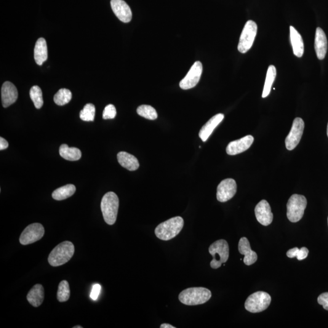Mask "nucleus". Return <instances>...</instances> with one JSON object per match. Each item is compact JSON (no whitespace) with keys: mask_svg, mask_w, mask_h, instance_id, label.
<instances>
[{"mask_svg":"<svg viewBox=\"0 0 328 328\" xmlns=\"http://www.w3.org/2000/svg\"><path fill=\"white\" fill-rule=\"evenodd\" d=\"M212 293L205 287H190L183 290L179 295L181 303L188 306L202 305L210 299Z\"/></svg>","mask_w":328,"mask_h":328,"instance_id":"f257e3e1","label":"nucleus"},{"mask_svg":"<svg viewBox=\"0 0 328 328\" xmlns=\"http://www.w3.org/2000/svg\"><path fill=\"white\" fill-rule=\"evenodd\" d=\"M183 227V218L176 217L160 224L156 227L154 233L159 239L168 241L177 236L182 231Z\"/></svg>","mask_w":328,"mask_h":328,"instance_id":"f03ea898","label":"nucleus"},{"mask_svg":"<svg viewBox=\"0 0 328 328\" xmlns=\"http://www.w3.org/2000/svg\"><path fill=\"white\" fill-rule=\"evenodd\" d=\"M75 248L70 241H64L57 245L48 257V262L53 267L65 265L74 255Z\"/></svg>","mask_w":328,"mask_h":328,"instance_id":"7ed1b4c3","label":"nucleus"},{"mask_svg":"<svg viewBox=\"0 0 328 328\" xmlns=\"http://www.w3.org/2000/svg\"><path fill=\"white\" fill-rule=\"evenodd\" d=\"M119 207V200L115 193L109 191L103 196L101 201V210L106 224L113 225L116 223Z\"/></svg>","mask_w":328,"mask_h":328,"instance_id":"20e7f679","label":"nucleus"},{"mask_svg":"<svg viewBox=\"0 0 328 328\" xmlns=\"http://www.w3.org/2000/svg\"><path fill=\"white\" fill-rule=\"evenodd\" d=\"M307 200L300 194H293L287 204V217L292 223H297L303 218Z\"/></svg>","mask_w":328,"mask_h":328,"instance_id":"39448f33","label":"nucleus"},{"mask_svg":"<svg viewBox=\"0 0 328 328\" xmlns=\"http://www.w3.org/2000/svg\"><path fill=\"white\" fill-rule=\"evenodd\" d=\"M210 254L213 257L210 266L213 269L220 268L229 259V247L228 242L225 239H220L213 242L209 247Z\"/></svg>","mask_w":328,"mask_h":328,"instance_id":"423d86ee","label":"nucleus"},{"mask_svg":"<svg viewBox=\"0 0 328 328\" xmlns=\"http://www.w3.org/2000/svg\"><path fill=\"white\" fill-rule=\"evenodd\" d=\"M271 297L268 293L258 291L250 295L245 302V308L252 313H258L268 309Z\"/></svg>","mask_w":328,"mask_h":328,"instance_id":"0eeeda50","label":"nucleus"},{"mask_svg":"<svg viewBox=\"0 0 328 328\" xmlns=\"http://www.w3.org/2000/svg\"><path fill=\"white\" fill-rule=\"evenodd\" d=\"M257 25L255 21H247L239 38L238 49L240 52L244 54L251 48L257 36Z\"/></svg>","mask_w":328,"mask_h":328,"instance_id":"6e6552de","label":"nucleus"},{"mask_svg":"<svg viewBox=\"0 0 328 328\" xmlns=\"http://www.w3.org/2000/svg\"><path fill=\"white\" fill-rule=\"evenodd\" d=\"M304 129H305V123L303 119L300 117L295 118L293 122L291 130L285 140V144L288 150H294L299 143L302 137Z\"/></svg>","mask_w":328,"mask_h":328,"instance_id":"1a4fd4ad","label":"nucleus"},{"mask_svg":"<svg viewBox=\"0 0 328 328\" xmlns=\"http://www.w3.org/2000/svg\"><path fill=\"white\" fill-rule=\"evenodd\" d=\"M44 227L40 223H33L29 225L21 233L20 242L22 245H28L39 241L44 236Z\"/></svg>","mask_w":328,"mask_h":328,"instance_id":"9d476101","label":"nucleus"},{"mask_svg":"<svg viewBox=\"0 0 328 328\" xmlns=\"http://www.w3.org/2000/svg\"><path fill=\"white\" fill-rule=\"evenodd\" d=\"M202 65L197 61L192 65L187 75L180 83L181 89L187 90L193 89L198 84L202 73Z\"/></svg>","mask_w":328,"mask_h":328,"instance_id":"9b49d317","label":"nucleus"},{"mask_svg":"<svg viewBox=\"0 0 328 328\" xmlns=\"http://www.w3.org/2000/svg\"><path fill=\"white\" fill-rule=\"evenodd\" d=\"M237 186L233 179L228 178L221 181L217 187V198L218 201L225 202L231 199L236 194Z\"/></svg>","mask_w":328,"mask_h":328,"instance_id":"f8f14e48","label":"nucleus"},{"mask_svg":"<svg viewBox=\"0 0 328 328\" xmlns=\"http://www.w3.org/2000/svg\"><path fill=\"white\" fill-rule=\"evenodd\" d=\"M255 213L256 218L261 225L268 226L273 222L274 217L271 208L266 200H262L256 205Z\"/></svg>","mask_w":328,"mask_h":328,"instance_id":"ddd939ff","label":"nucleus"},{"mask_svg":"<svg viewBox=\"0 0 328 328\" xmlns=\"http://www.w3.org/2000/svg\"><path fill=\"white\" fill-rule=\"evenodd\" d=\"M254 138L251 135L240 139V140L233 141L228 144L226 148L227 153L229 155H236L246 151L252 145Z\"/></svg>","mask_w":328,"mask_h":328,"instance_id":"4468645a","label":"nucleus"},{"mask_svg":"<svg viewBox=\"0 0 328 328\" xmlns=\"http://www.w3.org/2000/svg\"><path fill=\"white\" fill-rule=\"evenodd\" d=\"M111 6L114 14L122 22L129 23L132 20V10L124 0H111Z\"/></svg>","mask_w":328,"mask_h":328,"instance_id":"2eb2a0df","label":"nucleus"},{"mask_svg":"<svg viewBox=\"0 0 328 328\" xmlns=\"http://www.w3.org/2000/svg\"><path fill=\"white\" fill-rule=\"evenodd\" d=\"M17 98L18 91L15 85L10 82H4L1 88V100L3 107H9L17 101Z\"/></svg>","mask_w":328,"mask_h":328,"instance_id":"dca6fc26","label":"nucleus"},{"mask_svg":"<svg viewBox=\"0 0 328 328\" xmlns=\"http://www.w3.org/2000/svg\"><path fill=\"white\" fill-rule=\"evenodd\" d=\"M238 250L241 254L244 255V263L247 266L254 264L258 260L257 253L253 251L250 247L249 240L246 237L240 239L238 244Z\"/></svg>","mask_w":328,"mask_h":328,"instance_id":"f3484780","label":"nucleus"},{"mask_svg":"<svg viewBox=\"0 0 328 328\" xmlns=\"http://www.w3.org/2000/svg\"><path fill=\"white\" fill-rule=\"evenodd\" d=\"M315 50L319 60H324L328 50V41L325 32L321 28H317L315 37Z\"/></svg>","mask_w":328,"mask_h":328,"instance_id":"a211bd4d","label":"nucleus"},{"mask_svg":"<svg viewBox=\"0 0 328 328\" xmlns=\"http://www.w3.org/2000/svg\"><path fill=\"white\" fill-rule=\"evenodd\" d=\"M224 117H225V116L223 114H216L201 128L199 133V137L203 142H205L208 140V138L213 133V130L223 121Z\"/></svg>","mask_w":328,"mask_h":328,"instance_id":"6ab92c4d","label":"nucleus"},{"mask_svg":"<svg viewBox=\"0 0 328 328\" xmlns=\"http://www.w3.org/2000/svg\"><path fill=\"white\" fill-rule=\"evenodd\" d=\"M117 161L120 165L129 171H135L140 167V163L137 157L125 151L117 154Z\"/></svg>","mask_w":328,"mask_h":328,"instance_id":"aec40b11","label":"nucleus"},{"mask_svg":"<svg viewBox=\"0 0 328 328\" xmlns=\"http://www.w3.org/2000/svg\"><path fill=\"white\" fill-rule=\"evenodd\" d=\"M290 39L293 52L297 57H302L304 53V43L301 35L293 26H290Z\"/></svg>","mask_w":328,"mask_h":328,"instance_id":"412c9836","label":"nucleus"},{"mask_svg":"<svg viewBox=\"0 0 328 328\" xmlns=\"http://www.w3.org/2000/svg\"><path fill=\"white\" fill-rule=\"evenodd\" d=\"M45 297L44 288L42 285L37 284L32 288L27 295L29 303L34 307H39L43 303Z\"/></svg>","mask_w":328,"mask_h":328,"instance_id":"4be33fe9","label":"nucleus"},{"mask_svg":"<svg viewBox=\"0 0 328 328\" xmlns=\"http://www.w3.org/2000/svg\"><path fill=\"white\" fill-rule=\"evenodd\" d=\"M34 59L37 65L41 66L47 59V42L44 38L37 41L34 48Z\"/></svg>","mask_w":328,"mask_h":328,"instance_id":"5701e85b","label":"nucleus"},{"mask_svg":"<svg viewBox=\"0 0 328 328\" xmlns=\"http://www.w3.org/2000/svg\"><path fill=\"white\" fill-rule=\"evenodd\" d=\"M59 153L63 159L68 161H78L82 157V152L79 148L69 147L66 144H62L60 146Z\"/></svg>","mask_w":328,"mask_h":328,"instance_id":"b1692460","label":"nucleus"},{"mask_svg":"<svg viewBox=\"0 0 328 328\" xmlns=\"http://www.w3.org/2000/svg\"><path fill=\"white\" fill-rule=\"evenodd\" d=\"M76 191L75 186L68 185L61 187L53 191L52 196L53 199L57 201H62L73 196Z\"/></svg>","mask_w":328,"mask_h":328,"instance_id":"393cba45","label":"nucleus"},{"mask_svg":"<svg viewBox=\"0 0 328 328\" xmlns=\"http://www.w3.org/2000/svg\"><path fill=\"white\" fill-rule=\"evenodd\" d=\"M277 69L274 65L269 66L268 72H267L266 78L264 86L262 97L265 98L270 94L272 86L275 79L276 78Z\"/></svg>","mask_w":328,"mask_h":328,"instance_id":"a878e982","label":"nucleus"},{"mask_svg":"<svg viewBox=\"0 0 328 328\" xmlns=\"http://www.w3.org/2000/svg\"><path fill=\"white\" fill-rule=\"evenodd\" d=\"M72 98V93L70 90L62 89L58 90L54 97V102L57 105L63 106L70 102Z\"/></svg>","mask_w":328,"mask_h":328,"instance_id":"bb28decb","label":"nucleus"},{"mask_svg":"<svg viewBox=\"0 0 328 328\" xmlns=\"http://www.w3.org/2000/svg\"><path fill=\"white\" fill-rule=\"evenodd\" d=\"M30 97L34 104L35 107L37 109H40L44 105V99H43V94L41 88L38 86H34L31 88L30 92Z\"/></svg>","mask_w":328,"mask_h":328,"instance_id":"cd10ccee","label":"nucleus"},{"mask_svg":"<svg viewBox=\"0 0 328 328\" xmlns=\"http://www.w3.org/2000/svg\"><path fill=\"white\" fill-rule=\"evenodd\" d=\"M137 113L140 116L149 120H155L157 118L156 109L150 105H142L139 106Z\"/></svg>","mask_w":328,"mask_h":328,"instance_id":"c85d7f7f","label":"nucleus"},{"mask_svg":"<svg viewBox=\"0 0 328 328\" xmlns=\"http://www.w3.org/2000/svg\"><path fill=\"white\" fill-rule=\"evenodd\" d=\"M57 296L60 302H65L69 300L70 297V288L67 281H63L60 282Z\"/></svg>","mask_w":328,"mask_h":328,"instance_id":"c756f323","label":"nucleus"},{"mask_svg":"<svg viewBox=\"0 0 328 328\" xmlns=\"http://www.w3.org/2000/svg\"><path fill=\"white\" fill-rule=\"evenodd\" d=\"M95 113V106L92 103H87L80 113V117L84 121H94Z\"/></svg>","mask_w":328,"mask_h":328,"instance_id":"7c9ffc66","label":"nucleus"},{"mask_svg":"<svg viewBox=\"0 0 328 328\" xmlns=\"http://www.w3.org/2000/svg\"><path fill=\"white\" fill-rule=\"evenodd\" d=\"M309 253V250L307 248L303 247L300 249L297 247L293 248V249L288 250L286 255L288 257L290 258H297L298 260H303L307 258Z\"/></svg>","mask_w":328,"mask_h":328,"instance_id":"2f4dec72","label":"nucleus"},{"mask_svg":"<svg viewBox=\"0 0 328 328\" xmlns=\"http://www.w3.org/2000/svg\"><path fill=\"white\" fill-rule=\"evenodd\" d=\"M117 112L115 106L112 104L106 106L103 112V119H113L115 118Z\"/></svg>","mask_w":328,"mask_h":328,"instance_id":"473e14b6","label":"nucleus"},{"mask_svg":"<svg viewBox=\"0 0 328 328\" xmlns=\"http://www.w3.org/2000/svg\"><path fill=\"white\" fill-rule=\"evenodd\" d=\"M320 305H322L325 310L328 311V292L323 293L317 298Z\"/></svg>","mask_w":328,"mask_h":328,"instance_id":"72a5a7b5","label":"nucleus"},{"mask_svg":"<svg viewBox=\"0 0 328 328\" xmlns=\"http://www.w3.org/2000/svg\"><path fill=\"white\" fill-rule=\"evenodd\" d=\"M101 286L99 284H95L93 286L92 292H91L90 297L93 300L97 299L98 295L100 294Z\"/></svg>","mask_w":328,"mask_h":328,"instance_id":"f704fd0d","label":"nucleus"},{"mask_svg":"<svg viewBox=\"0 0 328 328\" xmlns=\"http://www.w3.org/2000/svg\"><path fill=\"white\" fill-rule=\"evenodd\" d=\"M8 146H9V143L7 141L2 137L0 138V150H5L8 148Z\"/></svg>","mask_w":328,"mask_h":328,"instance_id":"c9c22d12","label":"nucleus"},{"mask_svg":"<svg viewBox=\"0 0 328 328\" xmlns=\"http://www.w3.org/2000/svg\"><path fill=\"white\" fill-rule=\"evenodd\" d=\"M161 328H175L176 327L172 326L171 325L164 324L161 325L160 327Z\"/></svg>","mask_w":328,"mask_h":328,"instance_id":"e433bc0d","label":"nucleus"},{"mask_svg":"<svg viewBox=\"0 0 328 328\" xmlns=\"http://www.w3.org/2000/svg\"><path fill=\"white\" fill-rule=\"evenodd\" d=\"M74 328H82V327L81 326H76L73 327Z\"/></svg>","mask_w":328,"mask_h":328,"instance_id":"4c0bfd02","label":"nucleus"},{"mask_svg":"<svg viewBox=\"0 0 328 328\" xmlns=\"http://www.w3.org/2000/svg\"><path fill=\"white\" fill-rule=\"evenodd\" d=\"M327 136L328 137V126H327Z\"/></svg>","mask_w":328,"mask_h":328,"instance_id":"58836bf2","label":"nucleus"},{"mask_svg":"<svg viewBox=\"0 0 328 328\" xmlns=\"http://www.w3.org/2000/svg\"></svg>","mask_w":328,"mask_h":328,"instance_id":"ea45409f","label":"nucleus"}]
</instances>
